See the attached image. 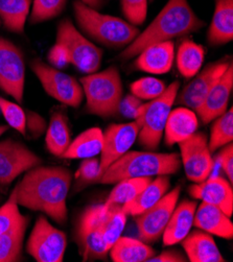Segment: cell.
<instances>
[{
  "label": "cell",
  "instance_id": "f6af8a7d",
  "mask_svg": "<svg viewBox=\"0 0 233 262\" xmlns=\"http://www.w3.org/2000/svg\"><path fill=\"white\" fill-rule=\"evenodd\" d=\"M187 258L178 250L163 251L160 255H155L147 260V262H185Z\"/></svg>",
  "mask_w": 233,
  "mask_h": 262
},
{
  "label": "cell",
  "instance_id": "1f68e13d",
  "mask_svg": "<svg viewBox=\"0 0 233 262\" xmlns=\"http://www.w3.org/2000/svg\"><path fill=\"white\" fill-rule=\"evenodd\" d=\"M153 178H128L116 183L110 192L105 206L122 207L136 198L152 182Z\"/></svg>",
  "mask_w": 233,
  "mask_h": 262
},
{
  "label": "cell",
  "instance_id": "d6a6232c",
  "mask_svg": "<svg viewBox=\"0 0 233 262\" xmlns=\"http://www.w3.org/2000/svg\"><path fill=\"white\" fill-rule=\"evenodd\" d=\"M126 216L128 215L122 211L121 207L105 206L103 238H105V243L109 251L115 242L121 236L125 227Z\"/></svg>",
  "mask_w": 233,
  "mask_h": 262
},
{
  "label": "cell",
  "instance_id": "4316f807",
  "mask_svg": "<svg viewBox=\"0 0 233 262\" xmlns=\"http://www.w3.org/2000/svg\"><path fill=\"white\" fill-rule=\"evenodd\" d=\"M71 142V132L67 116L62 112H55L46 127L45 145L47 150L56 157L66 151Z\"/></svg>",
  "mask_w": 233,
  "mask_h": 262
},
{
  "label": "cell",
  "instance_id": "f1b7e54d",
  "mask_svg": "<svg viewBox=\"0 0 233 262\" xmlns=\"http://www.w3.org/2000/svg\"><path fill=\"white\" fill-rule=\"evenodd\" d=\"M31 8L32 0H0V20L8 31L22 35Z\"/></svg>",
  "mask_w": 233,
  "mask_h": 262
},
{
  "label": "cell",
  "instance_id": "c3c4849f",
  "mask_svg": "<svg viewBox=\"0 0 233 262\" xmlns=\"http://www.w3.org/2000/svg\"><path fill=\"white\" fill-rule=\"evenodd\" d=\"M0 200H2V196H0Z\"/></svg>",
  "mask_w": 233,
  "mask_h": 262
},
{
  "label": "cell",
  "instance_id": "bcb514c9",
  "mask_svg": "<svg viewBox=\"0 0 233 262\" xmlns=\"http://www.w3.org/2000/svg\"><path fill=\"white\" fill-rule=\"evenodd\" d=\"M81 2L83 4H85L86 6L97 10V9L101 8V6L103 5V2H105V0H81Z\"/></svg>",
  "mask_w": 233,
  "mask_h": 262
},
{
  "label": "cell",
  "instance_id": "8d00e7d4",
  "mask_svg": "<svg viewBox=\"0 0 233 262\" xmlns=\"http://www.w3.org/2000/svg\"><path fill=\"white\" fill-rule=\"evenodd\" d=\"M0 112L3 113L9 126L27 137V113L19 103L0 97Z\"/></svg>",
  "mask_w": 233,
  "mask_h": 262
},
{
  "label": "cell",
  "instance_id": "52a82bcc",
  "mask_svg": "<svg viewBox=\"0 0 233 262\" xmlns=\"http://www.w3.org/2000/svg\"><path fill=\"white\" fill-rule=\"evenodd\" d=\"M56 43L64 46L70 64L79 71L90 74L99 69L102 60L101 49L77 30L71 20L64 19L59 23Z\"/></svg>",
  "mask_w": 233,
  "mask_h": 262
},
{
  "label": "cell",
  "instance_id": "ffe728a7",
  "mask_svg": "<svg viewBox=\"0 0 233 262\" xmlns=\"http://www.w3.org/2000/svg\"><path fill=\"white\" fill-rule=\"evenodd\" d=\"M197 207V202L189 200H184L176 206L162 234L164 246H174L187 236L194 226Z\"/></svg>",
  "mask_w": 233,
  "mask_h": 262
},
{
  "label": "cell",
  "instance_id": "d6986e66",
  "mask_svg": "<svg viewBox=\"0 0 233 262\" xmlns=\"http://www.w3.org/2000/svg\"><path fill=\"white\" fill-rule=\"evenodd\" d=\"M134 63L137 70L152 73H167L175 61V44L173 41L154 43L145 47Z\"/></svg>",
  "mask_w": 233,
  "mask_h": 262
},
{
  "label": "cell",
  "instance_id": "836d02e7",
  "mask_svg": "<svg viewBox=\"0 0 233 262\" xmlns=\"http://www.w3.org/2000/svg\"><path fill=\"white\" fill-rule=\"evenodd\" d=\"M233 140V109L230 108L224 114L215 119L210 130L208 147L215 152Z\"/></svg>",
  "mask_w": 233,
  "mask_h": 262
},
{
  "label": "cell",
  "instance_id": "277c9868",
  "mask_svg": "<svg viewBox=\"0 0 233 262\" xmlns=\"http://www.w3.org/2000/svg\"><path fill=\"white\" fill-rule=\"evenodd\" d=\"M73 12L80 30L95 42L108 47H125L140 34L137 26L121 18L101 14L81 0L73 3Z\"/></svg>",
  "mask_w": 233,
  "mask_h": 262
},
{
  "label": "cell",
  "instance_id": "9c48e42d",
  "mask_svg": "<svg viewBox=\"0 0 233 262\" xmlns=\"http://www.w3.org/2000/svg\"><path fill=\"white\" fill-rule=\"evenodd\" d=\"M31 68L49 96L72 108L81 106L84 91L80 81L75 77L51 65H47L39 59L33 60Z\"/></svg>",
  "mask_w": 233,
  "mask_h": 262
},
{
  "label": "cell",
  "instance_id": "7dc6e473",
  "mask_svg": "<svg viewBox=\"0 0 233 262\" xmlns=\"http://www.w3.org/2000/svg\"><path fill=\"white\" fill-rule=\"evenodd\" d=\"M8 129H9L8 125H0V137H2Z\"/></svg>",
  "mask_w": 233,
  "mask_h": 262
},
{
  "label": "cell",
  "instance_id": "7a4b0ae2",
  "mask_svg": "<svg viewBox=\"0 0 233 262\" xmlns=\"http://www.w3.org/2000/svg\"><path fill=\"white\" fill-rule=\"evenodd\" d=\"M204 25V21L194 12L188 0H168L147 28L121 51L119 59L130 60L149 45L172 41L197 32Z\"/></svg>",
  "mask_w": 233,
  "mask_h": 262
},
{
  "label": "cell",
  "instance_id": "30bf717a",
  "mask_svg": "<svg viewBox=\"0 0 233 262\" xmlns=\"http://www.w3.org/2000/svg\"><path fill=\"white\" fill-rule=\"evenodd\" d=\"M66 248V234L39 216L27 243L28 254L38 262H62Z\"/></svg>",
  "mask_w": 233,
  "mask_h": 262
},
{
  "label": "cell",
  "instance_id": "74e56055",
  "mask_svg": "<svg viewBox=\"0 0 233 262\" xmlns=\"http://www.w3.org/2000/svg\"><path fill=\"white\" fill-rule=\"evenodd\" d=\"M166 86L163 81L152 76L141 77L139 80L133 82L130 87L131 94L141 100H153L157 98L164 92Z\"/></svg>",
  "mask_w": 233,
  "mask_h": 262
},
{
  "label": "cell",
  "instance_id": "603a6c76",
  "mask_svg": "<svg viewBox=\"0 0 233 262\" xmlns=\"http://www.w3.org/2000/svg\"><path fill=\"white\" fill-rule=\"evenodd\" d=\"M186 258L192 262H224L213 235L204 231L189 232L181 242Z\"/></svg>",
  "mask_w": 233,
  "mask_h": 262
},
{
  "label": "cell",
  "instance_id": "b9f144b4",
  "mask_svg": "<svg viewBox=\"0 0 233 262\" xmlns=\"http://www.w3.org/2000/svg\"><path fill=\"white\" fill-rule=\"evenodd\" d=\"M27 136L32 138H39L47 127L45 119L38 113L33 111H27Z\"/></svg>",
  "mask_w": 233,
  "mask_h": 262
},
{
  "label": "cell",
  "instance_id": "44dd1931",
  "mask_svg": "<svg viewBox=\"0 0 233 262\" xmlns=\"http://www.w3.org/2000/svg\"><path fill=\"white\" fill-rule=\"evenodd\" d=\"M199 120L197 113L186 107L172 109L164 127V141L173 146L189 138L197 132Z\"/></svg>",
  "mask_w": 233,
  "mask_h": 262
},
{
  "label": "cell",
  "instance_id": "cb8c5ba5",
  "mask_svg": "<svg viewBox=\"0 0 233 262\" xmlns=\"http://www.w3.org/2000/svg\"><path fill=\"white\" fill-rule=\"evenodd\" d=\"M233 39V0H216L215 13L207 33V40L215 46Z\"/></svg>",
  "mask_w": 233,
  "mask_h": 262
},
{
  "label": "cell",
  "instance_id": "e0dca14e",
  "mask_svg": "<svg viewBox=\"0 0 233 262\" xmlns=\"http://www.w3.org/2000/svg\"><path fill=\"white\" fill-rule=\"evenodd\" d=\"M192 198L214 205L231 217L233 213V189L231 183L223 177H208L195 183L188 189Z\"/></svg>",
  "mask_w": 233,
  "mask_h": 262
},
{
  "label": "cell",
  "instance_id": "5b68a950",
  "mask_svg": "<svg viewBox=\"0 0 233 262\" xmlns=\"http://www.w3.org/2000/svg\"><path fill=\"white\" fill-rule=\"evenodd\" d=\"M80 83L86 98V111L108 118L118 113L122 99V82L118 69L111 66L83 76Z\"/></svg>",
  "mask_w": 233,
  "mask_h": 262
},
{
  "label": "cell",
  "instance_id": "9a60e30c",
  "mask_svg": "<svg viewBox=\"0 0 233 262\" xmlns=\"http://www.w3.org/2000/svg\"><path fill=\"white\" fill-rule=\"evenodd\" d=\"M231 64V58L225 57L207 65L194 76L182 90L178 92L175 102L198 113L206 95Z\"/></svg>",
  "mask_w": 233,
  "mask_h": 262
},
{
  "label": "cell",
  "instance_id": "ee69618b",
  "mask_svg": "<svg viewBox=\"0 0 233 262\" xmlns=\"http://www.w3.org/2000/svg\"><path fill=\"white\" fill-rule=\"evenodd\" d=\"M47 59L50 65L55 68L61 69L66 67L68 64H70L66 49L64 48V46H62L59 43H56L53 47L50 48L47 55Z\"/></svg>",
  "mask_w": 233,
  "mask_h": 262
},
{
  "label": "cell",
  "instance_id": "7c38bea8",
  "mask_svg": "<svg viewBox=\"0 0 233 262\" xmlns=\"http://www.w3.org/2000/svg\"><path fill=\"white\" fill-rule=\"evenodd\" d=\"M181 187L177 186L166 192L153 207L141 214L134 216L138 237L145 244H154L163 234V231L178 204Z\"/></svg>",
  "mask_w": 233,
  "mask_h": 262
},
{
  "label": "cell",
  "instance_id": "484cf974",
  "mask_svg": "<svg viewBox=\"0 0 233 262\" xmlns=\"http://www.w3.org/2000/svg\"><path fill=\"white\" fill-rule=\"evenodd\" d=\"M101 148L102 130L99 127H90L70 142L61 158L68 160L92 158L100 154Z\"/></svg>",
  "mask_w": 233,
  "mask_h": 262
},
{
  "label": "cell",
  "instance_id": "6da1fadb",
  "mask_svg": "<svg viewBox=\"0 0 233 262\" xmlns=\"http://www.w3.org/2000/svg\"><path fill=\"white\" fill-rule=\"evenodd\" d=\"M72 172L63 166H36L24 174L10 200L32 211H40L57 224L67 221V196Z\"/></svg>",
  "mask_w": 233,
  "mask_h": 262
},
{
  "label": "cell",
  "instance_id": "60d3db41",
  "mask_svg": "<svg viewBox=\"0 0 233 262\" xmlns=\"http://www.w3.org/2000/svg\"><path fill=\"white\" fill-rule=\"evenodd\" d=\"M214 161H217L220 164L225 174L227 176V180L231 183V184H233V144L232 142L221 147V150L217 154L216 160Z\"/></svg>",
  "mask_w": 233,
  "mask_h": 262
},
{
  "label": "cell",
  "instance_id": "d590c367",
  "mask_svg": "<svg viewBox=\"0 0 233 262\" xmlns=\"http://www.w3.org/2000/svg\"><path fill=\"white\" fill-rule=\"evenodd\" d=\"M102 174L103 172L100 169V163L97 158L92 157L84 159L74 174V191H80L89 185L99 184Z\"/></svg>",
  "mask_w": 233,
  "mask_h": 262
},
{
  "label": "cell",
  "instance_id": "d4e9b609",
  "mask_svg": "<svg viewBox=\"0 0 233 262\" xmlns=\"http://www.w3.org/2000/svg\"><path fill=\"white\" fill-rule=\"evenodd\" d=\"M171 178L167 174L158 176L132 201L124 204L121 209L126 215L137 216L156 204L170 189Z\"/></svg>",
  "mask_w": 233,
  "mask_h": 262
},
{
  "label": "cell",
  "instance_id": "3957f363",
  "mask_svg": "<svg viewBox=\"0 0 233 262\" xmlns=\"http://www.w3.org/2000/svg\"><path fill=\"white\" fill-rule=\"evenodd\" d=\"M181 168L177 152L126 151L103 172L99 184H116L128 178H153L174 174Z\"/></svg>",
  "mask_w": 233,
  "mask_h": 262
},
{
  "label": "cell",
  "instance_id": "83f0119b",
  "mask_svg": "<svg viewBox=\"0 0 233 262\" xmlns=\"http://www.w3.org/2000/svg\"><path fill=\"white\" fill-rule=\"evenodd\" d=\"M109 253L114 262H147L150 258L156 255V251L147 244L126 236H120Z\"/></svg>",
  "mask_w": 233,
  "mask_h": 262
},
{
  "label": "cell",
  "instance_id": "ba28073f",
  "mask_svg": "<svg viewBox=\"0 0 233 262\" xmlns=\"http://www.w3.org/2000/svg\"><path fill=\"white\" fill-rule=\"evenodd\" d=\"M105 206L87 207L79 217L75 229L76 243L79 245L83 261L106 260L109 249L103 238Z\"/></svg>",
  "mask_w": 233,
  "mask_h": 262
},
{
  "label": "cell",
  "instance_id": "7bdbcfd3",
  "mask_svg": "<svg viewBox=\"0 0 233 262\" xmlns=\"http://www.w3.org/2000/svg\"><path fill=\"white\" fill-rule=\"evenodd\" d=\"M142 104L143 102L141 99L134 96L133 94H129L121 99L118 112H120L125 117L135 119L139 114Z\"/></svg>",
  "mask_w": 233,
  "mask_h": 262
},
{
  "label": "cell",
  "instance_id": "4dcf8cb0",
  "mask_svg": "<svg viewBox=\"0 0 233 262\" xmlns=\"http://www.w3.org/2000/svg\"><path fill=\"white\" fill-rule=\"evenodd\" d=\"M204 59V47L194 41L185 40L178 47L176 57L177 68L185 78L194 77L201 70Z\"/></svg>",
  "mask_w": 233,
  "mask_h": 262
},
{
  "label": "cell",
  "instance_id": "ab89813d",
  "mask_svg": "<svg viewBox=\"0 0 233 262\" xmlns=\"http://www.w3.org/2000/svg\"><path fill=\"white\" fill-rule=\"evenodd\" d=\"M23 216L18 205L9 199L0 208V235L9 231Z\"/></svg>",
  "mask_w": 233,
  "mask_h": 262
},
{
  "label": "cell",
  "instance_id": "f546056e",
  "mask_svg": "<svg viewBox=\"0 0 233 262\" xmlns=\"http://www.w3.org/2000/svg\"><path fill=\"white\" fill-rule=\"evenodd\" d=\"M29 217L23 216L9 231L0 235V262L20 261Z\"/></svg>",
  "mask_w": 233,
  "mask_h": 262
},
{
  "label": "cell",
  "instance_id": "f35d334b",
  "mask_svg": "<svg viewBox=\"0 0 233 262\" xmlns=\"http://www.w3.org/2000/svg\"><path fill=\"white\" fill-rule=\"evenodd\" d=\"M149 0H121V11L129 23L134 26L143 24L147 16Z\"/></svg>",
  "mask_w": 233,
  "mask_h": 262
},
{
  "label": "cell",
  "instance_id": "4fadbf2b",
  "mask_svg": "<svg viewBox=\"0 0 233 262\" xmlns=\"http://www.w3.org/2000/svg\"><path fill=\"white\" fill-rule=\"evenodd\" d=\"M178 144L181 151V165H183L187 179L194 183H200L208 178L214 169L215 161L205 133L196 132Z\"/></svg>",
  "mask_w": 233,
  "mask_h": 262
},
{
  "label": "cell",
  "instance_id": "e575fe53",
  "mask_svg": "<svg viewBox=\"0 0 233 262\" xmlns=\"http://www.w3.org/2000/svg\"><path fill=\"white\" fill-rule=\"evenodd\" d=\"M67 0H33L30 22L37 24L55 19L65 10Z\"/></svg>",
  "mask_w": 233,
  "mask_h": 262
},
{
  "label": "cell",
  "instance_id": "ac0fdd59",
  "mask_svg": "<svg viewBox=\"0 0 233 262\" xmlns=\"http://www.w3.org/2000/svg\"><path fill=\"white\" fill-rule=\"evenodd\" d=\"M233 89V64H231L218 82L206 95L200 110L199 118L203 123H209L227 111L229 98Z\"/></svg>",
  "mask_w": 233,
  "mask_h": 262
},
{
  "label": "cell",
  "instance_id": "5bb4252c",
  "mask_svg": "<svg viewBox=\"0 0 233 262\" xmlns=\"http://www.w3.org/2000/svg\"><path fill=\"white\" fill-rule=\"evenodd\" d=\"M42 164V159L27 145L13 139L0 141V186L8 187L23 172Z\"/></svg>",
  "mask_w": 233,
  "mask_h": 262
},
{
  "label": "cell",
  "instance_id": "8fae6325",
  "mask_svg": "<svg viewBox=\"0 0 233 262\" xmlns=\"http://www.w3.org/2000/svg\"><path fill=\"white\" fill-rule=\"evenodd\" d=\"M24 86L25 62L22 51L12 41L0 37V90L21 103Z\"/></svg>",
  "mask_w": 233,
  "mask_h": 262
},
{
  "label": "cell",
  "instance_id": "2e32d148",
  "mask_svg": "<svg viewBox=\"0 0 233 262\" xmlns=\"http://www.w3.org/2000/svg\"><path fill=\"white\" fill-rule=\"evenodd\" d=\"M139 134V125L134 120L128 123H112L102 132L100 151V169L102 172L117 161L135 143Z\"/></svg>",
  "mask_w": 233,
  "mask_h": 262
},
{
  "label": "cell",
  "instance_id": "7402d4cb",
  "mask_svg": "<svg viewBox=\"0 0 233 262\" xmlns=\"http://www.w3.org/2000/svg\"><path fill=\"white\" fill-rule=\"evenodd\" d=\"M194 226L224 239L233 238V224L220 208L202 202L194 217Z\"/></svg>",
  "mask_w": 233,
  "mask_h": 262
},
{
  "label": "cell",
  "instance_id": "8992f818",
  "mask_svg": "<svg viewBox=\"0 0 233 262\" xmlns=\"http://www.w3.org/2000/svg\"><path fill=\"white\" fill-rule=\"evenodd\" d=\"M180 89V82L170 84L157 98L143 103L135 121L139 125V144L147 150H155L163 137L165 123Z\"/></svg>",
  "mask_w": 233,
  "mask_h": 262
}]
</instances>
